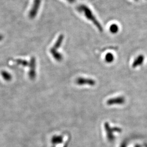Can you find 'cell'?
I'll use <instances>...</instances> for the list:
<instances>
[{"instance_id": "3", "label": "cell", "mask_w": 147, "mask_h": 147, "mask_svg": "<svg viewBox=\"0 0 147 147\" xmlns=\"http://www.w3.org/2000/svg\"><path fill=\"white\" fill-rule=\"evenodd\" d=\"M41 3V0H34L33 5L29 12V17L31 19H33L37 16Z\"/></svg>"}, {"instance_id": "13", "label": "cell", "mask_w": 147, "mask_h": 147, "mask_svg": "<svg viewBox=\"0 0 147 147\" xmlns=\"http://www.w3.org/2000/svg\"><path fill=\"white\" fill-rule=\"evenodd\" d=\"M134 1H138V0H134Z\"/></svg>"}, {"instance_id": "7", "label": "cell", "mask_w": 147, "mask_h": 147, "mask_svg": "<svg viewBox=\"0 0 147 147\" xmlns=\"http://www.w3.org/2000/svg\"><path fill=\"white\" fill-rule=\"evenodd\" d=\"M124 102V99L123 98L121 97L114 98H111L107 101V104L110 105H114V104H121L123 103Z\"/></svg>"}, {"instance_id": "5", "label": "cell", "mask_w": 147, "mask_h": 147, "mask_svg": "<svg viewBox=\"0 0 147 147\" xmlns=\"http://www.w3.org/2000/svg\"><path fill=\"white\" fill-rule=\"evenodd\" d=\"M30 71L29 73L30 78L34 79L36 77V59L33 57L31 59Z\"/></svg>"}, {"instance_id": "1", "label": "cell", "mask_w": 147, "mask_h": 147, "mask_svg": "<svg viewBox=\"0 0 147 147\" xmlns=\"http://www.w3.org/2000/svg\"><path fill=\"white\" fill-rule=\"evenodd\" d=\"M78 11L83 13L87 19L91 21L100 32H103V29L101 24L96 18L95 16L93 14V12L89 7L87 6L82 4L78 7Z\"/></svg>"}, {"instance_id": "10", "label": "cell", "mask_w": 147, "mask_h": 147, "mask_svg": "<svg viewBox=\"0 0 147 147\" xmlns=\"http://www.w3.org/2000/svg\"><path fill=\"white\" fill-rule=\"evenodd\" d=\"M1 75L3 78L6 81H10L12 79V76L9 73L6 71H3L1 72Z\"/></svg>"}, {"instance_id": "2", "label": "cell", "mask_w": 147, "mask_h": 147, "mask_svg": "<svg viewBox=\"0 0 147 147\" xmlns=\"http://www.w3.org/2000/svg\"><path fill=\"white\" fill-rule=\"evenodd\" d=\"M64 39V35L63 34L60 35L54 46L50 49V53L52 54L53 58L57 61L60 62L62 61L63 59V57L60 53L57 51L59 49L62 44Z\"/></svg>"}, {"instance_id": "11", "label": "cell", "mask_w": 147, "mask_h": 147, "mask_svg": "<svg viewBox=\"0 0 147 147\" xmlns=\"http://www.w3.org/2000/svg\"><path fill=\"white\" fill-rule=\"evenodd\" d=\"M66 1L70 3H73L76 1V0H66Z\"/></svg>"}, {"instance_id": "9", "label": "cell", "mask_w": 147, "mask_h": 147, "mask_svg": "<svg viewBox=\"0 0 147 147\" xmlns=\"http://www.w3.org/2000/svg\"><path fill=\"white\" fill-rule=\"evenodd\" d=\"M110 30L111 33L115 34L119 31V27L116 24H112L110 26Z\"/></svg>"}, {"instance_id": "8", "label": "cell", "mask_w": 147, "mask_h": 147, "mask_svg": "<svg viewBox=\"0 0 147 147\" xmlns=\"http://www.w3.org/2000/svg\"><path fill=\"white\" fill-rule=\"evenodd\" d=\"M114 56L111 53H108L105 56V61L107 63H112L114 61Z\"/></svg>"}, {"instance_id": "6", "label": "cell", "mask_w": 147, "mask_h": 147, "mask_svg": "<svg viewBox=\"0 0 147 147\" xmlns=\"http://www.w3.org/2000/svg\"><path fill=\"white\" fill-rule=\"evenodd\" d=\"M144 56L143 55H140L138 56L133 61L132 67L133 68H136L137 67L142 65L144 61Z\"/></svg>"}, {"instance_id": "12", "label": "cell", "mask_w": 147, "mask_h": 147, "mask_svg": "<svg viewBox=\"0 0 147 147\" xmlns=\"http://www.w3.org/2000/svg\"><path fill=\"white\" fill-rule=\"evenodd\" d=\"M2 39H3V36H1V35H0V40H2Z\"/></svg>"}, {"instance_id": "4", "label": "cell", "mask_w": 147, "mask_h": 147, "mask_svg": "<svg viewBox=\"0 0 147 147\" xmlns=\"http://www.w3.org/2000/svg\"><path fill=\"white\" fill-rule=\"evenodd\" d=\"M76 83L78 85H89V86H94L96 84V82L93 79L90 78H83L80 77L77 79Z\"/></svg>"}]
</instances>
